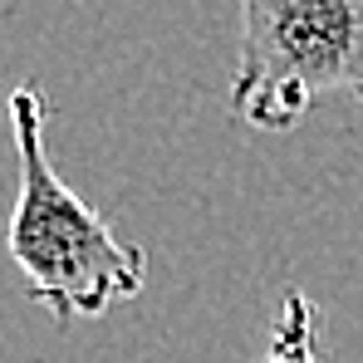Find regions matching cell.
<instances>
[{
	"instance_id": "cell-1",
	"label": "cell",
	"mask_w": 363,
	"mask_h": 363,
	"mask_svg": "<svg viewBox=\"0 0 363 363\" xmlns=\"http://www.w3.org/2000/svg\"><path fill=\"white\" fill-rule=\"evenodd\" d=\"M10 138L20 162V191L5 226V250L25 275V295L45 304L60 324L99 319L113 304L138 300L147 290V250L128 245L55 172L45 143V94L40 84H15L10 99Z\"/></svg>"
},
{
	"instance_id": "cell-2",
	"label": "cell",
	"mask_w": 363,
	"mask_h": 363,
	"mask_svg": "<svg viewBox=\"0 0 363 363\" xmlns=\"http://www.w3.org/2000/svg\"><path fill=\"white\" fill-rule=\"evenodd\" d=\"M329 94L363 104V0H241L231 118L290 133Z\"/></svg>"
},
{
	"instance_id": "cell-3",
	"label": "cell",
	"mask_w": 363,
	"mask_h": 363,
	"mask_svg": "<svg viewBox=\"0 0 363 363\" xmlns=\"http://www.w3.org/2000/svg\"><path fill=\"white\" fill-rule=\"evenodd\" d=\"M255 363H319V354H314V304H309L304 290H285L280 295L265 354Z\"/></svg>"
}]
</instances>
